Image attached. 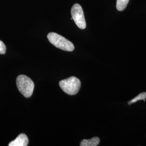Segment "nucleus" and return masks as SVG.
I'll return each mask as SVG.
<instances>
[{
	"instance_id": "f257e3e1",
	"label": "nucleus",
	"mask_w": 146,
	"mask_h": 146,
	"mask_svg": "<svg viewBox=\"0 0 146 146\" xmlns=\"http://www.w3.org/2000/svg\"><path fill=\"white\" fill-rule=\"evenodd\" d=\"M47 38L52 45L58 49L67 52H73L74 50V46L72 42L57 33H50Z\"/></svg>"
},
{
	"instance_id": "f03ea898",
	"label": "nucleus",
	"mask_w": 146,
	"mask_h": 146,
	"mask_svg": "<svg viewBox=\"0 0 146 146\" xmlns=\"http://www.w3.org/2000/svg\"><path fill=\"white\" fill-rule=\"evenodd\" d=\"M16 85L19 92L25 97H31L35 86L31 79L25 75H20L16 79Z\"/></svg>"
},
{
	"instance_id": "7ed1b4c3",
	"label": "nucleus",
	"mask_w": 146,
	"mask_h": 146,
	"mask_svg": "<svg viewBox=\"0 0 146 146\" xmlns=\"http://www.w3.org/2000/svg\"><path fill=\"white\" fill-rule=\"evenodd\" d=\"M59 86L66 94L74 95L78 93L81 87V82L77 78L72 76L61 81L59 82Z\"/></svg>"
},
{
	"instance_id": "20e7f679",
	"label": "nucleus",
	"mask_w": 146,
	"mask_h": 146,
	"mask_svg": "<svg viewBox=\"0 0 146 146\" xmlns=\"http://www.w3.org/2000/svg\"><path fill=\"white\" fill-rule=\"evenodd\" d=\"M71 14L76 26L81 29H84L86 28V22L82 7L78 3L74 5L71 9Z\"/></svg>"
},
{
	"instance_id": "39448f33",
	"label": "nucleus",
	"mask_w": 146,
	"mask_h": 146,
	"mask_svg": "<svg viewBox=\"0 0 146 146\" xmlns=\"http://www.w3.org/2000/svg\"><path fill=\"white\" fill-rule=\"evenodd\" d=\"M29 143V140L25 134H21L15 139L11 142L9 146H27Z\"/></svg>"
},
{
	"instance_id": "423d86ee",
	"label": "nucleus",
	"mask_w": 146,
	"mask_h": 146,
	"mask_svg": "<svg viewBox=\"0 0 146 146\" xmlns=\"http://www.w3.org/2000/svg\"><path fill=\"white\" fill-rule=\"evenodd\" d=\"M100 142L99 137H94L92 139L87 140L84 139L80 142L81 146H97L99 145Z\"/></svg>"
},
{
	"instance_id": "0eeeda50",
	"label": "nucleus",
	"mask_w": 146,
	"mask_h": 146,
	"mask_svg": "<svg viewBox=\"0 0 146 146\" xmlns=\"http://www.w3.org/2000/svg\"><path fill=\"white\" fill-rule=\"evenodd\" d=\"M129 0H117L116 8L117 11H123L127 7Z\"/></svg>"
},
{
	"instance_id": "6e6552de",
	"label": "nucleus",
	"mask_w": 146,
	"mask_h": 146,
	"mask_svg": "<svg viewBox=\"0 0 146 146\" xmlns=\"http://www.w3.org/2000/svg\"><path fill=\"white\" fill-rule=\"evenodd\" d=\"M146 99V92H143L140 94H139L137 96H136L135 98H134L133 99L131 100L128 102L129 105H131L132 104H134L138 101H140L142 100Z\"/></svg>"
},
{
	"instance_id": "1a4fd4ad",
	"label": "nucleus",
	"mask_w": 146,
	"mask_h": 146,
	"mask_svg": "<svg viewBox=\"0 0 146 146\" xmlns=\"http://www.w3.org/2000/svg\"><path fill=\"white\" fill-rule=\"evenodd\" d=\"M6 52V47L5 43L0 40V54H5Z\"/></svg>"
}]
</instances>
